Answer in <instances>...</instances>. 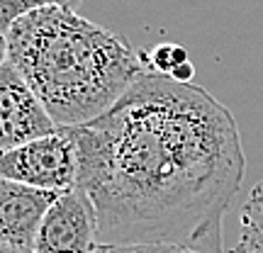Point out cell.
I'll use <instances>...</instances> for the list:
<instances>
[{"instance_id":"cell-1","label":"cell","mask_w":263,"mask_h":253,"mask_svg":"<svg viewBox=\"0 0 263 253\" xmlns=\"http://www.w3.org/2000/svg\"><path fill=\"white\" fill-rule=\"evenodd\" d=\"M71 129L76 188L95 207L100 244L224 253L246 156L236 117L215 95L146 71L107 112Z\"/></svg>"},{"instance_id":"cell-2","label":"cell","mask_w":263,"mask_h":253,"mask_svg":"<svg viewBox=\"0 0 263 253\" xmlns=\"http://www.w3.org/2000/svg\"><path fill=\"white\" fill-rule=\"evenodd\" d=\"M5 34L8 61L59 127H78L100 117L139 75L151 71L127 39L76 15V10H32Z\"/></svg>"},{"instance_id":"cell-3","label":"cell","mask_w":263,"mask_h":253,"mask_svg":"<svg viewBox=\"0 0 263 253\" xmlns=\"http://www.w3.org/2000/svg\"><path fill=\"white\" fill-rule=\"evenodd\" d=\"M78 141L71 127H59L0 156V178L49 192H66L78 185Z\"/></svg>"},{"instance_id":"cell-4","label":"cell","mask_w":263,"mask_h":253,"mask_svg":"<svg viewBox=\"0 0 263 253\" xmlns=\"http://www.w3.org/2000/svg\"><path fill=\"white\" fill-rule=\"evenodd\" d=\"M100 246L98 215L83 190H66L39 226L34 253H95Z\"/></svg>"},{"instance_id":"cell-5","label":"cell","mask_w":263,"mask_h":253,"mask_svg":"<svg viewBox=\"0 0 263 253\" xmlns=\"http://www.w3.org/2000/svg\"><path fill=\"white\" fill-rule=\"evenodd\" d=\"M57 129L59 124L17 68L10 61L0 66V156Z\"/></svg>"},{"instance_id":"cell-6","label":"cell","mask_w":263,"mask_h":253,"mask_svg":"<svg viewBox=\"0 0 263 253\" xmlns=\"http://www.w3.org/2000/svg\"><path fill=\"white\" fill-rule=\"evenodd\" d=\"M59 195L0 178V246L34 251L39 226Z\"/></svg>"},{"instance_id":"cell-7","label":"cell","mask_w":263,"mask_h":253,"mask_svg":"<svg viewBox=\"0 0 263 253\" xmlns=\"http://www.w3.org/2000/svg\"><path fill=\"white\" fill-rule=\"evenodd\" d=\"M234 253H263V180L251 188L241 205V236Z\"/></svg>"},{"instance_id":"cell-8","label":"cell","mask_w":263,"mask_h":253,"mask_svg":"<svg viewBox=\"0 0 263 253\" xmlns=\"http://www.w3.org/2000/svg\"><path fill=\"white\" fill-rule=\"evenodd\" d=\"M83 0H0V29L8 32L10 25L17 17L39 8H64L76 10Z\"/></svg>"},{"instance_id":"cell-9","label":"cell","mask_w":263,"mask_h":253,"mask_svg":"<svg viewBox=\"0 0 263 253\" xmlns=\"http://www.w3.org/2000/svg\"><path fill=\"white\" fill-rule=\"evenodd\" d=\"M149 68L154 73H163V75H171L178 66H183L188 61V51L178 44H159L149 54Z\"/></svg>"},{"instance_id":"cell-10","label":"cell","mask_w":263,"mask_h":253,"mask_svg":"<svg viewBox=\"0 0 263 253\" xmlns=\"http://www.w3.org/2000/svg\"><path fill=\"white\" fill-rule=\"evenodd\" d=\"M95 253H193V251L173 248V246H112V244H100Z\"/></svg>"},{"instance_id":"cell-11","label":"cell","mask_w":263,"mask_h":253,"mask_svg":"<svg viewBox=\"0 0 263 253\" xmlns=\"http://www.w3.org/2000/svg\"><path fill=\"white\" fill-rule=\"evenodd\" d=\"M171 78H176L180 83H193V78H195V66L190 64V61H185V64L178 66V68L171 73Z\"/></svg>"},{"instance_id":"cell-12","label":"cell","mask_w":263,"mask_h":253,"mask_svg":"<svg viewBox=\"0 0 263 253\" xmlns=\"http://www.w3.org/2000/svg\"><path fill=\"white\" fill-rule=\"evenodd\" d=\"M8 64V34L0 29V66Z\"/></svg>"},{"instance_id":"cell-13","label":"cell","mask_w":263,"mask_h":253,"mask_svg":"<svg viewBox=\"0 0 263 253\" xmlns=\"http://www.w3.org/2000/svg\"><path fill=\"white\" fill-rule=\"evenodd\" d=\"M0 253H34L27 248H12V246H0Z\"/></svg>"}]
</instances>
